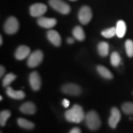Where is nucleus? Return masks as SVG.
Segmentation results:
<instances>
[{
	"mask_svg": "<svg viewBox=\"0 0 133 133\" xmlns=\"http://www.w3.org/2000/svg\"><path fill=\"white\" fill-rule=\"evenodd\" d=\"M67 43L69 44H72V43H74V39L71 38H69L67 39Z\"/></svg>",
	"mask_w": 133,
	"mask_h": 133,
	"instance_id": "30",
	"label": "nucleus"
},
{
	"mask_svg": "<svg viewBox=\"0 0 133 133\" xmlns=\"http://www.w3.org/2000/svg\"><path fill=\"white\" fill-rule=\"evenodd\" d=\"M43 53L40 50H36L30 54L27 60V65L29 67L35 68L42 62Z\"/></svg>",
	"mask_w": 133,
	"mask_h": 133,
	"instance_id": "5",
	"label": "nucleus"
},
{
	"mask_svg": "<svg viewBox=\"0 0 133 133\" xmlns=\"http://www.w3.org/2000/svg\"><path fill=\"white\" fill-rule=\"evenodd\" d=\"M85 120L86 126L90 130L96 131L101 125V120L97 113L91 110L86 115Z\"/></svg>",
	"mask_w": 133,
	"mask_h": 133,
	"instance_id": "2",
	"label": "nucleus"
},
{
	"mask_svg": "<svg viewBox=\"0 0 133 133\" xmlns=\"http://www.w3.org/2000/svg\"><path fill=\"white\" fill-rule=\"evenodd\" d=\"M61 89L64 94L75 96H79L82 91L80 86L75 83H67L64 84Z\"/></svg>",
	"mask_w": 133,
	"mask_h": 133,
	"instance_id": "7",
	"label": "nucleus"
},
{
	"mask_svg": "<svg viewBox=\"0 0 133 133\" xmlns=\"http://www.w3.org/2000/svg\"><path fill=\"white\" fill-rule=\"evenodd\" d=\"M47 38L50 42L56 46H59L61 44V37L59 33L54 30H49L47 33Z\"/></svg>",
	"mask_w": 133,
	"mask_h": 133,
	"instance_id": "13",
	"label": "nucleus"
},
{
	"mask_svg": "<svg viewBox=\"0 0 133 133\" xmlns=\"http://www.w3.org/2000/svg\"><path fill=\"white\" fill-rule=\"evenodd\" d=\"M102 35L105 38H110L114 37L115 35H116V28L115 27H111L109 29H105L103 30L101 33Z\"/></svg>",
	"mask_w": 133,
	"mask_h": 133,
	"instance_id": "25",
	"label": "nucleus"
},
{
	"mask_svg": "<svg viewBox=\"0 0 133 133\" xmlns=\"http://www.w3.org/2000/svg\"><path fill=\"white\" fill-rule=\"evenodd\" d=\"M121 110L124 114L131 115H133V103L131 102H126L124 103L121 106Z\"/></svg>",
	"mask_w": 133,
	"mask_h": 133,
	"instance_id": "22",
	"label": "nucleus"
},
{
	"mask_svg": "<svg viewBox=\"0 0 133 133\" xmlns=\"http://www.w3.org/2000/svg\"><path fill=\"white\" fill-rule=\"evenodd\" d=\"M11 112L8 110L1 111L0 113V124L1 126H4L6 125V121L11 116Z\"/></svg>",
	"mask_w": 133,
	"mask_h": 133,
	"instance_id": "21",
	"label": "nucleus"
},
{
	"mask_svg": "<svg viewBox=\"0 0 133 133\" xmlns=\"http://www.w3.org/2000/svg\"><path fill=\"white\" fill-rule=\"evenodd\" d=\"M47 11V6L43 3H36L30 8V14L34 17H41Z\"/></svg>",
	"mask_w": 133,
	"mask_h": 133,
	"instance_id": "8",
	"label": "nucleus"
},
{
	"mask_svg": "<svg viewBox=\"0 0 133 133\" xmlns=\"http://www.w3.org/2000/svg\"><path fill=\"white\" fill-rule=\"evenodd\" d=\"M86 115L83 108L78 104H75L70 109L65 113V117L68 121L75 123H79L85 119Z\"/></svg>",
	"mask_w": 133,
	"mask_h": 133,
	"instance_id": "1",
	"label": "nucleus"
},
{
	"mask_svg": "<svg viewBox=\"0 0 133 133\" xmlns=\"http://www.w3.org/2000/svg\"><path fill=\"white\" fill-rule=\"evenodd\" d=\"M4 72H5L4 67L3 65H1V66H0V76H1V77H2V76L4 75Z\"/></svg>",
	"mask_w": 133,
	"mask_h": 133,
	"instance_id": "29",
	"label": "nucleus"
},
{
	"mask_svg": "<svg viewBox=\"0 0 133 133\" xmlns=\"http://www.w3.org/2000/svg\"><path fill=\"white\" fill-rule=\"evenodd\" d=\"M49 4L51 8L62 14H68L70 12V7L62 0H49Z\"/></svg>",
	"mask_w": 133,
	"mask_h": 133,
	"instance_id": "3",
	"label": "nucleus"
},
{
	"mask_svg": "<svg viewBox=\"0 0 133 133\" xmlns=\"http://www.w3.org/2000/svg\"><path fill=\"white\" fill-rule=\"evenodd\" d=\"M17 122L20 127L25 129H32L35 127V124L33 123L22 118H19V119H17Z\"/></svg>",
	"mask_w": 133,
	"mask_h": 133,
	"instance_id": "20",
	"label": "nucleus"
},
{
	"mask_svg": "<svg viewBox=\"0 0 133 133\" xmlns=\"http://www.w3.org/2000/svg\"><path fill=\"white\" fill-rule=\"evenodd\" d=\"M97 51L100 56L102 57H105L108 56L109 52V45L107 43L101 42L97 46Z\"/></svg>",
	"mask_w": 133,
	"mask_h": 133,
	"instance_id": "19",
	"label": "nucleus"
},
{
	"mask_svg": "<svg viewBox=\"0 0 133 133\" xmlns=\"http://www.w3.org/2000/svg\"><path fill=\"white\" fill-rule=\"evenodd\" d=\"M110 63L114 66H118L121 63V57L117 52H114L110 56Z\"/></svg>",
	"mask_w": 133,
	"mask_h": 133,
	"instance_id": "24",
	"label": "nucleus"
},
{
	"mask_svg": "<svg viewBox=\"0 0 133 133\" xmlns=\"http://www.w3.org/2000/svg\"><path fill=\"white\" fill-rule=\"evenodd\" d=\"M73 35L75 39L79 41H82L85 39V33L83 28L80 26H76L72 31Z\"/></svg>",
	"mask_w": 133,
	"mask_h": 133,
	"instance_id": "18",
	"label": "nucleus"
},
{
	"mask_svg": "<svg viewBox=\"0 0 133 133\" xmlns=\"http://www.w3.org/2000/svg\"><path fill=\"white\" fill-rule=\"evenodd\" d=\"M29 83L33 91H38L41 86V79L37 71H33L29 75Z\"/></svg>",
	"mask_w": 133,
	"mask_h": 133,
	"instance_id": "9",
	"label": "nucleus"
},
{
	"mask_svg": "<svg viewBox=\"0 0 133 133\" xmlns=\"http://www.w3.org/2000/svg\"><path fill=\"white\" fill-rule=\"evenodd\" d=\"M126 52L129 57H133V41L131 39H127L125 42Z\"/></svg>",
	"mask_w": 133,
	"mask_h": 133,
	"instance_id": "26",
	"label": "nucleus"
},
{
	"mask_svg": "<svg viewBox=\"0 0 133 133\" xmlns=\"http://www.w3.org/2000/svg\"><path fill=\"white\" fill-rule=\"evenodd\" d=\"M19 23L18 20L14 17H10L6 20L4 25V30L9 35H12L18 31Z\"/></svg>",
	"mask_w": 133,
	"mask_h": 133,
	"instance_id": "4",
	"label": "nucleus"
},
{
	"mask_svg": "<svg viewBox=\"0 0 133 133\" xmlns=\"http://www.w3.org/2000/svg\"><path fill=\"white\" fill-rule=\"evenodd\" d=\"M116 36L118 38H123L126 32V25L123 21L120 20L118 21L116 26Z\"/></svg>",
	"mask_w": 133,
	"mask_h": 133,
	"instance_id": "16",
	"label": "nucleus"
},
{
	"mask_svg": "<svg viewBox=\"0 0 133 133\" xmlns=\"http://www.w3.org/2000/svg\"><path fill=\"white\" fill-rule=\"evenodd\" d=\"M20 110L23 114L33 115L36 112V107L35 105L31 102H26L23 104L20 107Z\"/></svg>",
	"mask_w": 133,
	"mask_h": 133,
	"instance_id": "14",
	"label": "nucleus"
},
{
	"mask_svg": "<svg viewBox=\"0 0 133 133\" xmlns=\"http://www.w3.org/2000/svg\"><path fill=\"white\" fill-rule=\"evenodd\" d=\"M0 99H1V101H2V99H3V97L2 96H1V97H0Z\"/></svg>",
	"mask_w": 133,
	"mask_h": 133,
	"instance_id": "32",
	"label": "nucleus"
},
{
	"mask_svg": "<svg viewBox=\"0 0 133 133\" xmlns=\"http://www.w3.org/2000/svg\"><path fill=\"white\" fill-rule=\"evenodd\" d=\"M121 118V113L118 109L113 107L111 109V115L109 118V124L113 129L116 128L118 123L120 121Z\"/></svg>",
	"mask_w": 133,
	"mask_h": 133,
	"instance_id": "10",
	"label": "nucleus"
},
{
	"mask_svg": "<svg viewBox=\"0 0 133 133\" xmlns=\"http://www.w3.org/2000/svg\"><path fill=\"white\" fill-rule=\"evenodd\" d=\"M38 24L44 29H51L57 24V21L54 18H48L41 17L37 21Z\"/></svg>",
	"mask_w": 133,
	"mask_h": 133,
	"instance_id": "11",
	"label": "nucleus"
},
{
	"mask_svg": "<svg viewBox=\"0 0 133 133\" xmlns=\"http://www.w3.org/2000/svg\"><path fill=\"white\" fill-rule=\"evenodd\" d=\"M97 71L100 75L102 76L104 78L107 79H111L113 78V74L109 69L105 66L99 65L97 66Z\"/></svg>",
	"mask_w": 133,
	"mask_h": 133,
	"instance_id": "17",
	"label": "nucleus"
},
{
	"mask_svg": "<svg viewBox=\"0 0 133 133\" xmlns=\"http://www.w3.org/2000/svg\"><path fill=\"white\" fill-rule=\"evenodd\" d=\"M69 133H81V131L79 128H74L71 129Z\"/></svg>",
	"mask_w": 133,
	"mask_h": 133,
	"instance_id": "28",
	"label": "nucleus"
},
{
	"mask_svg": "<svg viewBox=\"0 0 133 133\" xmlns=\"http://www.w3.org/2000/svg\"><path fill=\"white\" fill-rule=\"evenodd\" d=\"M70 1H76V0H70Z\"/></svg>",
	"mask_w": 133,
	"mask_h": 133,
	"instance_id": "34",
	"label": "nucleus"
},
{
	"mask_svg": "<svg viewBox=\"0 0 133 133\" xmlns=\"http://www.w3.org/2000/svg\"><path fill=\"white\" fill-rule=\"evenodd\" d=\"M132 94H133V92H132Z\"/></svg>",
	"mask_w": 133,
	"mask_h": 133,
	"instance_id": "35",
	"label": "nucleus"
},
{
	"mask_svg": "<svg viewBox=\"0 0 133 133\" xmlns=\"http://www.w3.org/2000/svg\"><path fill=\"white\" fill-rule=\"evenodd\" d=\"M62 105L64 106L65 108H67L69 107V105H70V101L68 99H64L62 101Z\"/></svg>",
	"mask_w": 133,
	"mask_h": 133,
	"instance_id": "27",
	"label": "nucleus"
},
{
	"mask_svg": "<svg viewBox=\"0 0 133 133\" xmlns=\"http://www.w3.org/2000/svg\"><path fill=\"white\" fill-rule=\"evenodd\" d=\"M17 76L16 75L12 74V73H10L5 76L3 80V85L4 87H8L10 84L14 81L16 79Z\"/></svg>",
	"mask_w": 133,
	"mask_h": 133,
	"instance_id": "23",
	"label": "nucleus"
},
{
	"mask_svg": "<svg viewBox=\"0 0 133 133\" xmlns=\"http://www.w3.org/2000/svg\"><path fill=\"white\" fill-rule=\"evenodd\" d=\"M6 94L9 97L14 99L21 100L23 99L25 97V94L23 91H16L12 88L8 86L6 89Z\"/></svg>",
	"mask_w": 133,
	"mask_h": 133,
	"instance_id": "15",
	"label": "nucleus"
},
{
	"mask_svg": "<svg viewBox=\"0 0 133 133\" xmlns=\"http://www.w3.org/2000/svg\"><path fill=\"white\" fill-rule=\"evenodd\" d=\"M30 54V49L26 46L21 45L16 49L15 52V57L17 60L21 61L29 57Z\"/></svg>",
	"mask_w": 133,
	"mask_h": 133,
	"instance_id": "12",
	"label": "nucleus"
},
{
	"mask_svg": "<svg viewBox=\"0 0 133 133\" xmlns=\"http://www.w3.org/2000/svg\"><path fill=\"white\" fill-rule=\"evenodd\" d=\"M79 21L83 25L88 24L92 17V13L91 8L88 6H84L79 11L78 15Z\"/></svg>",
	"mask_w": 133,
	"mask_h": 133,
	"instance_id": "6",
	"label": "nucleus"
},
{
	"mask_svg": "<svg viewBox=\"0 0 133 133\" xmlns=\"http://www.w3.org/2000/svg\"><path fill=\"white\" fill-rule=\"evenodd\" d=\"M3 44V38H2V36H0V44L1 45H2Z\"/></svg>",
	"mask_w": 133,
	"mask_h": 133,
	"instance_id": "31",
	"label": "nucleus"
},
{
	"mask_svg": "<svg viewBox=\"0 0 133 133\" xmlns=\"http://www.w3.org/2000/svg\"><path fill=\"white\" fill-rule=\"evenodd\" d=\"M129 119H130V120H132V117H130V118H129Z\"/></svg>",
	"mask_w": 133,
	"mask_h": 133,
	"instance_id": "33",
	"label": "nucleus"
}]
</instances>
